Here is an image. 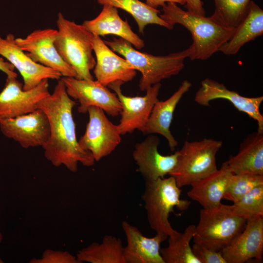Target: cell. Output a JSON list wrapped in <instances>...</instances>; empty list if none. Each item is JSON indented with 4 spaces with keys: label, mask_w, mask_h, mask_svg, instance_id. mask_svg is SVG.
I'll return each instance as SVG.
<instances>
[{
    "label": "cell",
    "mask_w": 263,
    "mask_h": 263,
    "mask_svg": "<svg viewBox=\"0 0 263 263\" xmlns=\"http://www.w3.org/2000/svg\"><path fill=\"white\" fill-rule=\"evenodd\" d=\"M76 104L67 94L61 78L53 93L37 105V109L46 114L50 124V136L42 147L45 157L55 167L64 165L73 172L77 170L79 163L91 167L95 162L92 153L81 148L76 138L72 113Z\"/></svg>",
    "instance_id": "obj_1"
},
{
    "label": "cell",
    "mask_w": 263,
    "mask_h": 263,
    "mask_svg": "<svg viewBox=\"0 0 263 263\" xmlns=\"http://www.w3.org/2000/svg\"><path fill=\"white\" fill-rule=\"evenodd\" d=\"M160 17L173 28L179 24L191 35L190 45L193 53L190 59L205 60L219 51L233 35L235 29L225 27L210 17L196 15L181 9L174 2H167L163 7Z\"/></svg>",
    "instance_id": "obj_2"
},
{
    "label": "cell",
    "mask_w": 263,
    "mask_h": 263,
    "mask_svg": "<svg viewBox=\"0 0 263 263\" xmlns=\"http://www.w3.org/2000/svg\"><path fill=\"white\" fill-rule=\"evenodd\" d=\"M104 41L113 51L122 56L135 70L141 73L139 87L142 91L160 83L163 79L178 75L184 67L185 60L193 53L190 46L183 51L168 55L153 56L138 51L121 38Z\"/></svg>",
    "instance_id": "obj_3"
},
{
    "label": "cell",
    "mask_w": 263,
    "mask_h": 263,
    "mask_svg": "<svg viewBox=\"0 0 263 263\" xmlns=\"http://www.w3.org/2000/svg\"><path fill=\"white\" fill-rule=\"evenodd\" d=\"M181 192L171 176L146 181L142 199L149 225L156 234L174 238L180 233L173 228L169 218L174 207L186 210L191 204L189 200L181 199Z\"/></svg>",
    "instance_id": "obj_4"
},
{
    "label": "cell",
    "mask_w": 263,
    "mask_h": 263,
    "mask_svg": "<svg viewBox=\"0 0 263 263\" xmlns=\"http://www.w3.org/2000/svg\"><path fill=\"white\" fill-rule=\"evenodd\" d=\"M56 25L55 45L61 57L74 69L75 78L94 79L91 74L96 63L93 55L94 35L82 24L66 19L60 12Z\"/></svg>",
    "instance_id": "obj_5"
},
{
    "label": "cell",
    "mask_w": 263,
    "mask_h": 263,
    "mask_svg": "<svg viewBox=\"0 0 263 263\" xmlns=\"http://www.w3.org/2000/svg\"><path fill=\"white\" fill-rule=\"evenodd\" d=\"M247 220L235 212L232 205L221 203L213 207L203 208L195 227L193 242L221 251L242 231Z\"/></svg>",
    "instance_id": "obj_6"
},
{
    "label": "cell",
    "mask_w": 263,
    "mask_h": 263,
    "mask_svg": "<svg viewBox=\"0 0 263 263\" xmlns=\"http://www.w3.org/2000/svg\"><path fill=\"white\" fill-rule=\"evenodd\" d=\"M222 145V141L212 138L186 140L178 150L176 164L169 175L180 188L191 185L218 169L216 155Z\"/></svg>",
    "instance_id": "obj_7"
},
{
    "label": "cell",
    "mask_w": 263,
    "mask_h": 263,
    "mask_svg": "<svg viewBox=\"0 0 263 263\" xmlns=\"http://www.w3.org/2000/svg\"><path fill=\"white\" fill-rule=\"evenodd\" d=\"M87 113L89 121L78 142L81 148L92 153L95 161H98L115 150L121 142V135L117 125L107 118L102 109L93 106Z\"/></svg>",
    "instance_id": "obj_8"
},
{
    "label": "cell",
    "mask_w": 263,
    "mask_h": 263,
    "mask_svg": "<svg viewBox=\"0 0 263 263\" xmlns=\"http://www.w3.org/2000/svg\"><path fill=\"white\" fill-rule=\"evenodd\" d=\"M69 96L79 103L77 111L86 113L91 107H97L113 116L120 114L121 103L116 94L97 80L61 77Z\"/></svg>",
    "instance_id": "obj_9"
},
{
    "label": "cell",
    "mask_w": 263,
    "mask_h": 263,
    "mask_svg": "<svg viewBox=\"0 0 263 263\" xmlns=\"http://www.w3.org/2000/svg\"><path fill=\"white\" fill-rule=\"evenodd\" d=\"M0 130L5 136L24 149L42 147L50 133L48 117L39 109L16 117L0 119Z\"/></svg>",
    "instance_id": "obj_10"
},
{
    "label": "cell",
    "mask_w": 263,
    "mask_h": 263,
    "mask_svg": "<svg viewBox=\"0 0 263 263\" xmlns=\"http://www.w3.org/2000/svg\"><path fill=\"white\" fill-rule=\"evenodd\" d=\"M123 83L116 81L108 86L114 92L122 106L121 118L117 125L121 135L132 133L136 130L142 132L155 103L158 100L161 87L160 83L155 84L146 90L145 95L132 97L122 94L121 86Z\"/></svg>",
    "instance_id": "obj_11"
},
{
    "label": "cell",
    "mask_w": 263,
    "mask_h": 263,
    "mask_svg": "<svg viewBox=\"0 0 263 263\" xmlns=\"http://www.w3.org/2000/svg\"><path fill=\"white\" fill-rule=\"evenodd\" d=\"M57 30L38 29L24 38H15L17 44L35 62L58 71L62 77H76L74 69L61 57L55 45Z\"/></svg>",
    "instance_id": "obj_12"
},
{
    "label": "cell",
    "mask_w": 263,
    "mask_h": 263,
    "mask_svg": "<svg viewBox=\"0 0 263 263\" xmlns=\"http://www.w3.org/2000/svg\"><path fill=\"white\" fill-rule=\"evenodd\" d=\"M48 79H44L34 88L23 89L17 77L7 76L0 92V119L16 117L37 109L38 103L48 96Z\"/></svg>",
    "instance_id": "obj_13"
},
{
    "label": "cell",
    "mask_w": 263,
    "mask_h": 263,
    "mask_svg": "<svg viewBox=\"0 0 263 263\" xmlns=\"http://www.w3.org/2000/svg\"><path fill=\"white\" fill-rule=\"evenodd\" d=\"M15 36L8 34L5 38L0 35V56L17 69L23 80V89H31L44 79L59 80L62 76L58 71L34 61L17 44Z\"/></svg>",
    "instance_id": "obj_14"
},
{
    "label": "cell",
    "mask_w": 263,
    "mask_h": 263,
    "mask_svg": "<svg viewBox=\"0 0 263 263\" xmlns=\"http://www.w3.org/2000/svg\"><path fill=\"white\" fill-rule=\"evenodd\" d=\"M216 99L228 100L239 111L247 114L258 124L257 131L263 132V115L260 108L263 96L245 97L228 89L223 84L207 78L195 94L194 101L203 106H209L210 102Z\"/></svg>",
    "instance_id": "obj_15"
},
{
    "label": "cell",
    "mask_w": 263,
    "mask_h": 263,
    "mask_svg": "<svg viewBox=\"0 0 263 263\" xmlns=\"http://www.w3.org/2000/svg\"><path fill=\"white\" fill-rule=\"evenodd\" d=\"M226 263H244L263 254V216L248 219L242 231L221 251Z\"/></svg>",
    "instance_id": "obj_16"
},
{
    "label": "cell",
    "mask_w": 263,
    "mask_h": 263,
    "mask_svg": "<svg viewBox=\"0 0 263 263\" xmlns=\"http://www.w3.org/2000/svg\"><path fill=\"white\" fill-rule=\"evenodd\" d=\"M144 140L137 143L132 152L138 170L146 181L164 178L174 168L179 155L178 150L169 155L160 154L158 150L159 139L149 134Z\"/></svg>",
    "instance_id": "obj_17"
},
{
    "label": "cell",
    "mask_w": 263,
    "mask_h": 263,
    "mask_svg": "<svg viewBox=\"0 0 263 263\" xmlns=\"http://www.w3.org/2000/svg\"><path fill=\"white\" fill-rule=\"evenodd\" d=\"M93 50L96 63L94 74L96 80L105 86L116 81H132L136 75L133 66L118 56L100 38L94 35Z\"/></svg>",
    "instance_id": "obj_18"
},
{
    "label": "cell",
    "mask_w": 263,
    "mask_h": 263,
    "mask_svg": "<svg viewBox=\"0 0 263 263\" xmlns=\"http://www.w3.org/2000/svg\"><path fill=\"white\" fill-rule=\"evenodd\" d=\"M122 227L127 241L123 248L125 263H165L160 252V244L168 237L160 234L145 237L137 227L125 221Z\"/></svg>",
    "instance_id": "obj_19"
},
{
    "label": "cell",
    "mask_w": 263,
    "mask_h": 263,
    "mask_svg": "<svg viewBox=\"0 0 263 263\" xmlns=\"http://www.w3.org/2000/svg\"><path fill=\"white\" fill-rule=\"evenodd\" d=\"M192 84L188 80H184L178 90L168 99L155 103L148 121L142 131L145 134H159L168 141L171 151H174L178 142L170 131L173 113L177 104Z\"/></svg>",
    "instance_id": "obj_20"
},
{
    "label": "cell",
    "mask_w": 263,
    "mask_h": 263,
    "mask_svg": "<svg viewBox=\"0 0 263 263\" xmlns=\"http://www.w3.org/2000/svg\"><path fill=\"white\" fill-rule=\"evenodd\" d=\"M82 25L93 35L99 37L115 35L128 41L138 49L145 46L144 40L132 30L127 21L121 18L117 9L112 6L103 5L101 12L96 17L84 21Z\"/></svg>",
    "instance_id": "obj_21"
},
{
    "label": "cell",
    "mask_w": 263,
    "mask_h": 263,
    "mask_svg": "<svg viewBox=\"0 0 263 263\" xmlns=\"http://www.w3.org/2000/svg\"><path fill=\"white\" fill-rule=\"evenodd\" d=\"M224 163L233 174L263 175V132L257 131L247 135L238 153Z\"/></svg>",
    "instance_id": "obj_22"
},
{
    "label": "cell",
    "mask_w": 263,
    "mask_h": 263,
    "mask_svg": "<svg viewBox=\"0 0 263 263\" xmlns=\"http://www.w3.org/2000/svg\"><path fill=\"white\" fill-rule=\"evenodd\" d=\"M232 174L223 163L220 169L190 185L187 195L204 208L215 207L221 203Z\"/></svg>",
    "instance_id": "obj_23"
},
{
    "label": "cell",
    "mask_w": 263,
    "mask_h": 263,
    "mask_svg": "<svg viewBox=\"0 0 263 263\" xmlns=\"http://www.w3.org/2000/svg\"><path fill=\"white\" fill-rule=\"evenodd\" d=\"M263 34V10L251 0L247 14L235 28L230 39L219 51L226 55L236 54L246 43Z\"/></svg>",
    "instance_id": "obj_24"
},
{
    "label": "cell",
    "mask_w": 263,
    "mask_h": 263,
    "mask_svg": "<svg viewBox=\"0 0 263 263\" xmlns=\"http://www.w3.org/2000/svg\"><path fill=\"white\" fill-rule=\"evenodd\" d=\"M120 238L104 236L101 243L93 242L78 251L76 257L80 263H125Z\"/></svg>",
    "instance_id": "obj_25"
},
{
    "label": "cell",
    "mask_w": 263,
    "mask_h": 263,
    "mask_svg": "<svg viewBox=\"0 0 263 263\" xmlns=\"http://www.w3.org/2000/svg\"><path fill=\"white\" fill-rule=\"evenodd\" d=\"M98 4L109 5L122 9L130 14L136 21L139 32L143 34L145 27L150 24H157L172 30L170 26L159 16L160 12L139 0H97Z\"/></svg>",
    "instance_id": "obj_26"
},
{
    "label": "cell",
    "mask_w": 263,
    "mask_h": 263,
    "mask_svg": "<svg viewBox=\"0 0 263 263\" xmlns=\"http://www.w3.org/2000/svg\"><path fill=\"white\" fill-rule=\"evenodd\" d=\"M195 227L194 225H190L176 237H168V245L160 250L165 263H200L190 245Z\"/></svg>",
    "instance_id": "obj_27"
},
{
    "label": "cell",
    "mask_w": 263,
    "mask_h": 263,
    "mask_svg": "<svg viewBox=\"0 0 263 263\" xmlns=\"http://www.w3.org/2000/svg\"><path fill=\"white\" fill-rule=\"evenodd\" d=\"M251 0H213L215 8L210 17L222 26L235 29L244 19Z\"/></svg>",
    "instance_id": "obj_28"
},
{
    "label": "cell",
    "mask_w": 263,
    "mask_h": 263,
    "mask_svg": "<svg viewBox=\"0 0 263 263\" xmlns=\"http://www.w3.org/2000/svg\"><path fill=\"white\" fill-rule=\"evenodd\" d=\"M263 184V175L232 174L227 184L223 199L234 203L257 186Z\"/></svg>",
    "instance_id": "obj_29"
},
{
    "label": "cell",
    "mask_w": 263,
    "mask_h": 263,
    "mask_svg": "<svg viewBox=\"0 0 263 263\" xmlns=\"http://www.w3.org/2000/svg\"><path fill=\"white\" fill-rule=\"evenodd\" d=\"M235 212L247 220L263 216V184L256 187L232 205Z\"/></svg>",
    "instance_id": "obj_30"
},
{
    "label": "cell",
    "mask_w": 263,
    "mask_h": 263,
    "mask_svg": "<svg viewBox=\"0 0 263 263\" xmlns=\"http://www.w3.org/2000/svg\"><path fill=\"white\" fill-rule=\"evenodd\" d=\"M30 263H80L76 256L67 251L47 249L40 258H33Z\"/></svg>",
    "instance_id": "obj_31"
},
{
    "label": "cell",
    "mask_w": 263,
    "mask_h": 263,
    "mask_svg": "<svg viewBox=\"0 0 263 263\" xmlns=\"http://www.w3.org/2000/svg\"><path fill=\"white\" fill-rule=\"evenodd\" d=\"M191 248L200 263H226L221 251H216L194 243Z\"/></svg>",
    "instance_id": "obj_32"
},
{
    "label": "cell",
    "mask_w": 263,
    "mask_h": 263,
    "mask_svg": "<svg viewBox=\"0 0 263 263\" xmlns=\"http://www.w3.org/2000/svg\"><path fill=\"white\" fill-rule=\"evenodd\" d=\"M185 7L187 10L192 13L205 16L204 3L202 0H185Z\"/></svg>",
    "instance_id": "obj_33"
},
{
    "label": "cell",
    "mask_w": 263,
    "mask_h": 263,
    "mask_svg": "<svg viewBox=\"0 0 263 263\" xmlns=\"http://www.w3.org/2000/svg\"><path fill=\"white\" fill-rule=\"evenodd\" d=\"M15 67L8 61H5L0 57V70L4 73L7 76L17 77V74L15 72Z\"/></svg>",
    "instance_id": "obj_34"
},
{
    "label": "cell",
    "mask_w": 263,
    "mask_h": 263,
    "mask_svg": "<svg viewBox=\"0 0 263 263\" xmlns=\"http://www.w3.org/2000/svg\"><path fill=\"white\" fill-rule=\"evenodd\" d=\"M174 2L181 5H185V0H146V3L149 6L157 9L159 6L163 7L167 2Z\"/></svg>",
    "instance_id": "obj_35"
},
{
    "label": "cell",
    "mask_w": 263,
    "mask_h": 263,
    "mask_svg": "<svg viewBox=\"0 0 263 263\" xmlns=\"http://www.w3.org/2000/svg\"><path fill=\"white\" fill-rule=\"evenodd\" d=\"M2 239H3L2 234L1 233V232L0 231V244L2 242ZM3 263V260L0 258V263Z\"/></svg>",
    "instance_id": "obj_36"
}]
</instances>
